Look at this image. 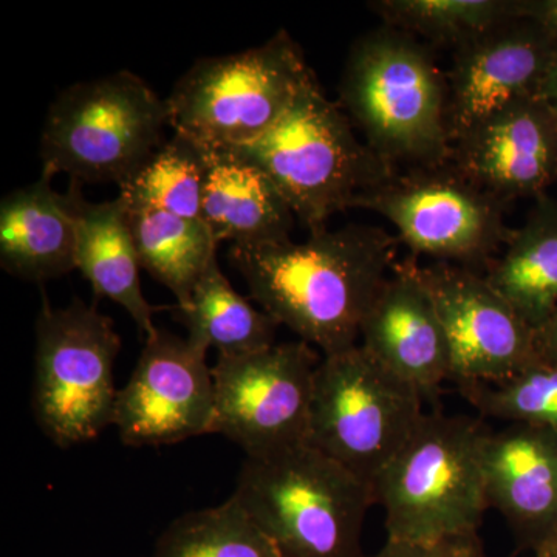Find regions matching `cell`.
Masks as SVG:
<instances>
[{"instance_id": "8", "label": "cell", "mask_w": 557, "mask_h": 557, "mask_svg": "<svg viewBox=\"0 0 557 557\" xmlns=\"http://www.w3.org/2000/svg\"><path fill=\"white\" fill-rule=\"evenodd\" d=\"M35 336L36 423L62 449L94 442L115 417L121 336L112 319L79 299L61 309L44 300Z\"/></svg>"}, {"instance_id": "13", "label": "cell", "mask_w": 557, "mask_h": 557, "mask_svg": "<svg viewBox=\"0 0 557 557\" xmlns=\"http://www.w3.org/2000/svg\"><path fill=\"white\" fill-rule=\"evenodd\" d=\"M418 274L445 325L458 388L498 383L542 359L536 330L485 276L446 262L418 265Z\"/></svg>"}, {"instance_id": "12", "label": "cell", "mask_w": 557, "mask_h": 557, "mask_svg": "<svg viewBox=\"0 0 557 557\" xmlns=\"http://www.w3.org/2000/svg\"><path fill=\"white\" fill-rule=\"evenodd\" d=\"M208 348L157 329L145 339L126 386L119 388L113 426L127 446H164L214 434L215 395Z\"/></svg>"}, {"instance_id": "11", "label": "cell", "mask_w": 557, "mask_h": 557, "mask_svg": "<svg viewBox=\"0 0 557 557\" xmlns=\"http://www.w3.org/2000/svg\"><path fill=\"white\" fill-rule=\"evenodd\" d=\"M321 359L304 341L276 343L240 357H219L212 368L214 434L236 443L247 458L309 445Z\"/></svg>"}, {"instance_id": "16", "label": "cell", "mask_w": 557, "mask_h": 557, "mask_svg": "<svg viewBox=\"0 0 557 557\" xmlns=\"http://www.w3.org/2000/svg\"><path fill=\"white\" fill-rule=\"evenodd\" d=\"M359 346L388 372L434 401L450 381L453 362L445 325L416 258L395 263L362 321Z\"/></svg>"}, {"instance_id": "6", "label": "cell", "mask_w": 557, "mask_h": 557, "mask_svg": "<svg viewBox=\"0 0 557 557\" xmlns=\"http://www.w3.org/2000/svg\"><path fill=\"white\" fill-rule=\"evenodd\" d=\"M234 149L270 175L310 234L398 174L359 141L346 112L319 83L269 134Z\"/></svg>"}, {"instance_id": "7", "label": "cell", "mask_w": 557, "mask_h": 557, "mask_svg": "<svg viewBox=\"0 0 557 557\" xmlns=\"http://www.w3.org/2000/svg\"><path fill=\"white\" fill-rule=\"evenodd\" d=\"M168 126L166 100L129 70L73 84L44 121L42 175L124 185L163 145Z\"/></svg>"}, {"instance_id": "30", "label": "cell", "mask_w": 557, "mask_h": 557, "mask_svg": "<svg viewBox=\"0 0 557 557\" xmlns=\"http://www.w3.org/2000/svg\"><path fill=\"white\" fill-rule=\"evenodd\" d=\"M537 344L542 359L557 362V309L545 322L544 327L537 330Z\"/></svg>"}, {"instance_id": "3", "label": "cell", "mask_w": 557, "mask_h": 557, "mask_svg": "<svg viewBox=\"0 0 557 557\" xmlns=\"http://www.w3.org/2000/svg\"><path fill=\"white\" fill-rule=\"evenodd\" d=\"M483 421L424 412L401 449L373 480L387 539L440 542L479 536L486 509Z\"/></svg>"}, {"instance_id": "32", "label": "cell", "mask_w": 557, "mask_h": 557, "mask_svg": "<svg viewBox=\"0 0 557 557\" xmlns=\"http://www.w3.org/2000/svg\"><path fill=\"white\" fill-rule=\"evenodd\" d=\"M534 557H557V527L545 544L534 553Z\"/></svg>"}, {"instance_id": "26", "label": "cell", "mask_w": 557, "mask_h": 557, "mask_svg": "<svg viewBox=\"0 0 557 557\" xmlns=\"http://www.w3.org/2000/svg\"><path fill=\"white\" fill-rule=\"evenodd\" d=\"M152 557H282L233 500L180 516L161 533Z\"/></svg>"}, {"instance_id": "20", "label": "cell", "mask_w": 557, "mask_h": 557, "mask_svg": "<svg viewBox=\"0 0 557 557\" xmlns=\"http://www.w3.org/2000/svg\"><path fill=\"white\" fill-rule=\"evenodd\" d=\"M0 267L36 284L76 270V226L69 196L51 188L46 175L3 197Z\"/></svg>"}, {"instance_id": "28", "label": "cell", "mask_w": 557, "mask_h": 557, "mask_svg": "<svg viewBox=\"0 0 557 557\" xmlns=\"http://www.w3.org/2000/svg\"><path fill=\"white\" fill-rule=\"evenodd\" d=\"M366 557H486L479 536L445 539L440 542L392 541L379 553Z\"/></svg>"}, {"instance_id": "15", "label": "cell", "mask_w": 557, "mask_h": 557, "mask_svg": "<svg viewBox=\"0 0 557 557\" xmlns=\"http://www.w3.org/2000/svg\"><path fill=\"white\" fill-rule=\"evenodd\" d=\"M450 161L507 203L537 199L557 183V116L542 97L515 102L457 139Z\"/></svg>"}, {"instance_id": "18", "label": "cell", "mask_w": 557, "mask_h": 557, "mask_svg": "<svg viewBox=\"0 0 557 557\" xmlns=\"http://www.w3.org/2000/svg\"><path fill=\"white\" fill-rule=\"evenodd\" d=\"M203 148L201 220L218 244L287 242L296 215L276 183L237 149Z\"/></svg>"}, {"instance_id": "23", "label": "cell", "mask_w": 557, "mask_h": 557, "mask_svg": "<svg viewBox=\"0 0 557 557\" xmlns=\"http://www.w3.org/2000/svg\"><path fill=\"white\" fill-rule=\"evenodd\" d=\"M175 319L189 339L215 348L219 357H240L276 344L277 322L233 287L218 259L200 277L188 306L177 307Z\"/></svg>"}, {"instance_id": "1", "label": "cell", "mask_w": 557, "mask_h": 557, "mask_svg": "<svg viewBox=\"0 0 557 557\" xmlns=\"http://www.w3.org/2000/svg\"><path fill=\"white\" fill-rule=\"evenodd\" d=\"M398 237L373 225L311 233L309 240L231 245L249 298L322 357L358 346L362 321L391 276Z\"/></svg>"}, {"instance_id": "5", "label": "cell", "mask_w": 557, "mask_h": 557, "mask_svg": "<svg viewBox=\"0 0 557 557\" xmlns=\"http://www.w3.org/2000/svg\"><path fill=\"white\" fill-rule=\"evenodd\" d=\"M314 84L298 44L278 30L262 46L197 61L166 98L170 127L205 148H242L274 129Z\"/></svg>"}, {"instance_id": "22", "label": "cell", "mask_w": 557, "mask_h": 557, "mask_svg": "<svg viewBox=\"0 0 557 557\" xmlns=\"http://www.w3.org/2000/svg\"><path fill=\"white\" fill-rule=\"evenodd\" d=\"M127 222L141 269L186 307L200 277L218 259V240L201 219L153 209H127Z\"/></svg>"}, {"instance_id": "14", "label": "cell", "mask_w": 557, "mask_h": 557, "mask_svg": "<svg viewBox=\"0 0 557 557\" xmlns=\"http://www.w3.org/2000/svg\"><path fill=\"white\" fill-rule=\"evenodd\" d=\"M556 50L548 33L525 17L504 22L454 50L446 72L453 146L494 113L541 97Z\"/></svg>"}, {"instance_id": "27", "label": "cell", "mask_w": 557, "mask_h": 557, "mask_svg": "<svg viewBox=\"0 0 557 557\" xmlns=\"http://www.w3.org/2000/svg\"><path fill=\"white\" fill-rule=\"evenodd\" d=\"M458 391L482 417L547 428L557 434V362L539 359L507 380Z\"/></svg>"}, {"instance_id": "21", "label": "cell", "mask_w": 557, "mask_h": 557, "mask_svg": "<svg viewBox=\"0 0 557 557\" xmlns=\"http://www.w3.org/2000/svg\"><path fill=\"white\" fill-rule=\"evenodd\" d=\"M485 277L528 325L544 327L557 309V197L534 199Z\"/></svg>"}, {"instance_id": "17", "label": "cell", "mask_w": 557, "mask_h": 557, "mask_svg": "<svg viewBox=\"0 0 557 557\" xmlns=\"http://www.w3.org/2000/svg\"><path fill=\"white\" fill-rule=\"evenodd\" d=\"M483 475L490 508L497 509L523 547L536 553L557 527V434L509 424L487 431Z\"/></svg>"}, {"instance_id": "19", "label": "cell", "mask_w": 557, "mask_h": 557, "mask_svg": "<svg viewBox=\"0 0 557 557\" xmlns=\"http://www.w3.org/2000/svg\"><path fill=\"white\" fill-rule=\"evenodd\" d=\"M76 226V270L86 277L98 298L119 304L148 339L157 332L156 307L150 306L139 284L137 248L132 237L127 208L116 199L91 203L81 194V183L67 190Z\"/></svg>"}, {"instance_id": "25", "label": "cell", "mask_w": 557, "mask_h": 557, "mask_svg": "<svg viewBox=\"0 0 557 557\" xmlns=\"http://www.w3.org/2000/svg\"><path fill=\"white\" fill-rule=\"evenodd\" d=\"M203 148L174 134L124 185L119 197L127 209H153L186 219H201Z\"/></svg>"}, {"instance_id": "29", "label": "cell", "mask_w": 557, "mask_h": 557, "mask_svg": "<svg viewBox=\"0 0 557 557\" xmlns=\"http://www.w3.org/2000/svg\"><path fill=\"white\" fill-rule=\"evenodd\" d=\"M519 14L537 24L557 44V0H519Z\"/></svg>"}, {"instance_id": "4", "label": "cell", "mask_w": 557, "mask_h": 557, "mask_svg": "<svg viewBox=\"0 0 557 557\" xmlns=\"http://www.w3.org/2000/svg\"><path fill=\"white\" fill-rule=\"evenodd\" d=\"M230 498L282 557H366L372 487L313 446L247 458Z\"/></svg>"}, {"instance_id": "31", "label": "cell", "mask_w": 557, "mask_h": 557, "mask_svg": "<svg viewBox=\"0 0 557 557\" xmlns=\"http://www.w3.org/2000/svg\"><path fill=\"white\" fill-rule=\"evenodd\" d=\"M541 97L544 98L549 109L557 116V50L555 57H553L552 64H549L544 84H542Z\"/></svg>"}, {"instance_id": "10", "label": "cell", "mask_w": 557, "mask_h": 557, "mask_svg": "<svg viewBox=\"0 0 557 557\" xmlns=\"http://www.w3.org/2000/svg\"><path fill=\"white\" fill-rule=\"evenodd\" d=\"M507 201L472 183L453 166L394 175L358 200L357 207L387 219L416 256L467 267L490 262L512 230Z\"/></svg>"}, {"instance_id": "2", "label": "cell", "mask_w": 557, "mask_h": 557, "mask_svg": "<svg viewBox=\"0 0 557 557\" xmlns=\"http://www.w3.org/2000/svg\"><path fill=\"white\" fill-rule=\"evenodd\" d=\"M338 91L341 109L392 170L449 163L448 76L431 47L409 33L381 25L359 36Z\"/></svg>"}, {"instance_id": "9", "label": "cell", "mask_w": 557, "mask_h": 557, "mask_svg": "<svg viewBox=\"0 0 557 557\" xmlns=\"http://www.w3.org/2000/svg\"><path fill=\"white\" fill-rule=\"evenodd\" d=\"M424 399L361 346L322 357L309 445L372 485L424 416Z\"/></svg>"}, {"instance_id": "24", "label": "cell", "mask_w": 557, "mask_h": 557, "mask_svg": "<svg viewBox=\"0 0 557 557\" xmlns=\"http://www.w3.org/2000/svg\"><path fill=\"white\" fill-rule=\"evenodd\" d=\"M369 9L383 25L453 50L520 17L519 0H379Z\"/></svg>"}]
</instances>
